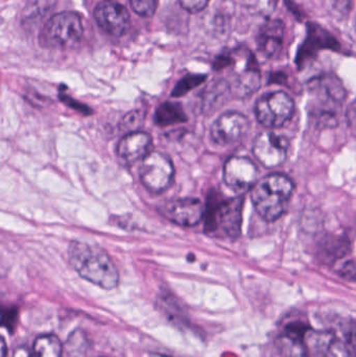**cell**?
Masks as SVG:
<instances>
[{
	"label": "cell",
	"mask_w": 356,
	"mask_h": 357,
	"mask_svg": "<svg viewBox=\"0 0 356 357\" xmlns=\"http://www.w3.org/2000/svg\"><path fill=\"white\" fill-rule=\"evenodd\" d=\"M68 258L71 266L85 280L108 291L118 285V271L102 248L83 241H72L69 245Z\"/></svg>",
	"instance_id": "obj_1"
},
{
	"label": "cell",
	"mask_w": 356,
	"mask_h": 357,
	"mask_svg": "<svg viewBox=\"0 0 356 357\" xmlns=\"http://www.w3.org/2000/svg\"><path fill=\"white\" fill-rule=\"evenodd\" d=\"M294 191L292 180L282 174H271L257 181L251 191V199L257 213L268 222L281 218Z\"/></svg>",
	"instance_id": "obj_2"
},
{
	"label": "cell",
	"mask_w": 356,
	"mask_h": 357,
	"mask_svg": "<svg viewBox=\"0 0 356 357\" xmlns=\"http://www.w3.org/2000/svg\"><path fill=\"white\" fill-rule=\"evenodd\" d=\"M84 35L83 21L75 12L54 15L40 33L39 41L46 48H67L75 45Z\"/></svg>",
	"instance_id": "obj_3"
},
{
	"label": "cell",
	"mask_w": 356,
	"mask_h": 357,
	"mask_svg": "<svg viewBox=\"0 0 356 357\" xmlns=\"http://www.w3.org/2000/svg\"><path fill=\"white\" fill-rule=\"evenodd\" d=\"M242 197L208 202L205 231L208 234L225 235L231 238L240 236L242 228Z\"/></svg>",
	"instance_id": "obj_4"
},
{
	"label": "cell",
	"mask_w": 356,
	"mask_h": 357,
	"mask_svg": "<svg viewBox=\"0 0 356 357\" xmlns=\"http://www.w3.org/2000/svg\"><path fill=\"white\" fill-rule=\"evenodd\" d=\"M295 102L286 92L265 94L255 105L257 121L268 129L281 127L294 114Z\"/></svg>",
	"instance_id": "obj_5"
},
{
	"label": "cell",
	"mask_w": 356,
	"mask_h": 357,
	"mask_svg": "<svg viewBox=\"0 0 356 357\" xmlns=\"http://www.w3.org/2000/svg\"><path fill=\"white\" fill-rule=\"evenodd\" d=\"M311 90L318 98V104L314 106V113L320 123L332 126V121H336V109L344 100V88L336 77L328 75L316 81Z\"/></svg>",
	"instance_id": "obj_6"
},
{
	"label": "cell",
	"mask_w": 356,
	"mask_h": 357,
	"mask_svg": "<svg viewBox=\"0 0 356 357\" xmlns=\"http://www.w3.org/2000/svg\"><path fill=\"white\" fill-rule=\"evenodd\" d=\"M139 174L142 184L148 191L161 193L173 184L175 167L171 159L162 153L150 152L142 159Z\"/></svg>",
	"instance_id": "obj_7"
},
{
	"label": "cell",
	"mask_w": 356,
	"mask_h": 357,
	"mask_svg": "<svg viewBox=\"0 0 356 357\" xmlns=\"http://www.w3.org/2000/svg\"><path fill=\"white\" fill-rule=\"evenodd\" d=\"M288 142L284 136L271 131H263L255 138L253 154L263 167H279L288 158Z\"/></svg>",
	"instance_id": "obj_8"
},
{
	"label": "cell",
	"mask_w": 356,
	"mask_h": 357,
	"mask_svg": "<svg viewBox=\"0 0 356 357\" xmlns=\"http://www.w3.org/2000/svg\"><path fill=\"white\" fill-rule=\"evenodd\" d=\"M250 129L249 119L242 113L227 112L211 126L210 137L217 146H229L238 144Z\"/></svg>",
	"instance_id": "obj_9"
},
{
	"label": "cell",
	"mask_w": 356,
	"mask_h": 357,
	"mask_svg": "<svg viewBox=\"0 0 356 357\" xmlns=\"http://www.w3.org/2000/svg\"><path fill=\"white\" fill-rule=\"evenodd\" d=\"M94 18L98 26L113 37H121L130 27L127 8L119 2L105 0L96 6Z\"/></svg>",
	"instance_id": "obj_10"
},
{
	"label": "cell",
	"mask_w": 356,
	"mask_h": 357,
	"mask_svg": "<svg viewBox=\"0 0 356 357\" xmlns=\"http://www.w3.org/2000/svg\"><path fill=\"white\" fill-rule=\"evenodd\" d=\"M159 211L165 218L182 227L196 226L205 213L200 199L194 197L165 202L159 207Z\"/></svg>",
	"instance_id": "obj_11"
},
{
	"label": "cell",
	"mask_w": 356,
	"mask_h": 357,
	"mask_svg": "<svg viewBox=\"0 0 356 357\" xmlns=\"http://www.w3.org/2000/svg\"><path fill=\"white\" fill-rule=\"evenodd\" d=\"M257 169L246 157H231L224 167V181L236 192H244L257 182Z\"/></svg>",
	"instance_id": "obj_12"
},
{
	"label": "cell",
	"mask_w": 356,
	"mask_h": 357,
	"mask_svg": "<svg viewBox=\"0 0 356 357\" xmlns=\"http://www.w3.org/2000/svg\"><path fill=\"white\" fill-rule=\"evenodd\" d=\"M304 344L316 357H353L346 343L334 333L309 331L305 335Z\"/></svg>",
	"instance_id": "obj_13"
},
{
	"label": "cell",
	"mask_w": 356,
	"mask_h": 357,
	"mask_svg": "<svg viewBox=\"0 0 356 357\" xmlns=\"http://www.w3.org/2000/svg\"><path fill=\"white\" fill-rule=\"evenodd\" d=\"M150 144L152 137L146 132H132L125 134L117 144V155L125 165H133L150 153Z\"/></svg>",
	"instance_id": "obj_14"
},
{
	"label": "cell",
	"mask_w": 356,
	"mask_h": 357,
	"mask_svg": "<svg viewBox=\"0 0 356 357\" xmlns=\"http://www.w3.org/2000/svg\"><path fill=\"white\" fill-rule=\"evenodd\" d=\"M284 24L279 19H271L261 25L256 38L257 48L261 56L271 59L281 50Z\"/></svg>",
	"instance_id": "obj_15"
},
{
	"label": "cell",
	"mask_w": 356,
	"mask_h": 357,
	"mask_svg": "<svg viewBox=\"0 0 356 357\" xmlns=\"http://www.w3.org/2000/svg\"><path fill=\"white\" fill-rule=\"evenodd\" d=\"M187 121L183 107L180 102H167L157 108L155 123L160 127L178 125Z\"/></svg>",
	"instance_id": "obj_16"
},
{
	"label": "cell",
	"mask_w": 356,
	"mask_h": 357,
	"mask_svg": "<svg viewBox=\"0 0 356 357\" xmlns=\"http://www.w3.org/2000/svg\"><path fill=\"white\" fill-rule=\"evenodd\" d=\"M63 346L58 337L45 335L37 337L33 342L31 357H61Z\"/></svg>",
	"instance_id": "obj_17"
},
{
	"label": "cell",
	"mask_w": 356,
	"mask_h": 357,
	"mask_svg": "<svg viewBox=\"0 0 356 357\" xmlns=\"http://www.w3.org/2000/svg\"><path fill=\"white\" fill-rule=\"evenodd\" d=\"M281 357H309L307 346L302 340L284 335L276 342Z\"/></svg>",
	"instance_id": "obj_18"
},
{
	"label": "cell",
	"mask_w": 356,
	"mask_h": 357,
	"mask_svg": "<svg viewBox=\"0 0 356 357\" xmlns=\"http://www.w3.org/2000/svg\"><path fill=\"white\" fill-rule=\"evenodd\" d=\"M205 79H206L205 75H186V77H183L181 81H179V83L173 88L171 96H173V98H180V96H185L190 90L201 85V84L205 81Z\"/></svg>",
	"instance_id": "obj_19"
},
{
	"label": "cell",
	"mask_w": 356,
	"mask_h": 357,
	"mask_svg": "<svg viewBox=\"0 0 356 357\" xmlns=\"http://www.w3.org/2000/svg\"><path fill=\"white\" fill-rule=\"evenodd\" d=\"M132 8L139 16L148 18L156 13L158 0H130Z\"/></svg>",
	"instance_id": "obj_20"
},
{
	"label": "cell",
	"mask_w": 356,
	"mask_h": 357,
	"mask_svg": "<svg viewBox=\"0 0 356 357\" xmlns=\"http://www.w3.org/2000/svg\"><path fill=\"white\" fill-rule=\"evenodd\" d=\"M144 121V113L141 111H132L125 115L121 121V130H127V133L137 131Z\"/></svg>",
	"instance_id": "obj_21"
},
{
	"label": "cell",
	"mask_w": 356,
	"mask_h": 357,
	"mask_svg": "<svg viewBox=\"0 0 356 357\" xmlns=\"http://www.w3.org/2000/svg\"><path fill=\"white\" fill-rule=\"evenodd\" d=\"M179 2L184 10L192 14H196L204 10L210 0H179Z\"/></svg>",
	"instance_id": "obj_22"
},
{
	"label": "cell",
	"mask_w": 356,
	"mask_h": 357,
	"mask_svg": "<svg viewBox=\"0 0 356 357\" xmlns=\"http://www.w3.org/2000/svg\"><path fill=\"white\" fill-rule=\"evenodd\" d=\"M61 100L65 102V105L70 107L73 110L79 111V112L83 113V114L89 115L92 113L91 109H90L89 107L77 102L75 98H70V96H66V94H63V96H61Z\"/></svg>",
	"instance_id": "obj_23"
},
{
	"label": "cell",
	"mask_w": 356,
	"mask_h": 357,
	"mask_svg": "<svg viewBox=\"0 0 356 357\" xmlns=\"http://www.w3.org/2000/svg\"><path fill=\"white\" fill-rule=\"evenodd\" d=\"M339 274L346 280L356 282V262L347 261L346 264H343L342 268L339 271Z\"/></svg>",
	"instance_id": "obj_24"
},
{
	"label": "cell",
	"mask_w": 356,
	"mask_h": 357,
	"mask_svg": "<svg viewBox=\"0 0 356 357\" xmlns=\"http://www.w3.org/2000/svg\"><path fill=\"white\" fill-rule=\"evenodd\" d=\"M17 312L15 310H6L2 312V326L10 329L16 323Z\"/></svg>",
	"instance_id": "obj_25"
},
{
	"label": "cell",
	"mask_w": 356,
	"mask_h": 357,
	"mask_svg": "<svg viewBox=\"0 0 356 357\" xmlns=\"http://www.w3.org/2000/svg\"><path fill=\"white\" fill-rule=\"evenodd\" d=\"M346 343L347 347H348L349 351L351 352L353 357H356V327L350 329L349 333L346 335Z\"/></svg>",
	"instance_id": "obj_26"
},
{
	"label": "cell",
	"mask_w": 356,
	"mask_h": 357,
	"mask_svg": "<svg viewBox=\"0 0 356 357\" xmlns=\"http://www.w3.org/2000/svg\"><path fill=\"white\" fill-rule=\"evenodd\" d=\"M346 116L350 126L356 128V100L348 107Z\"/></svg>",
	"instance_id": "obj_27"
},
{
	"label": "cell",
	"mask_w": 356,
	"mask_h": 357,
	"mask_svg": "<svg viewBox=\"0 0 356 357\" xmlns=\"http://www.w3.org/2000/svg\"><path fill=\"white\" fill-rule=\"evenodd\" d=\"M13 357H31V354L27 351L25 348H19L14 352V356Z\"/></svg>",
	"instance_id": "obj_28"
},
{
	"label": "cell",
	"mask_w": 356,
	"mask_h": 357,
	"mask_svg": "<svg viewBox=\"0 0 356 357\" xmlns=\"http://www.w3.org/2000/svg\"><path fill=\"white\" fill-rule=\"evenodd\" d=\"M6 342L2 340L1 342V357H6Z\"/></svg>",
	"instance_id": "obj_29"
},
{
	"label": "cell",
	"mask_w": 356,
	"mask_h": 357,
	"mask_svg": "<svg viewBox=\"0 0 356 357\" xmlns=\"http://www.w3.org/2000/svg\"><path fill=\"white\" fill-rule=\"evenodd\" d=\"M355 29H356V25H355Z\"/></svg>",
	"instance_id": "obj_30"
}]
</instances>
